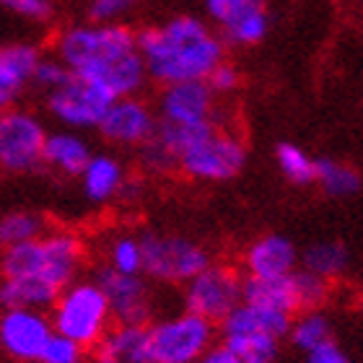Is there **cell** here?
Listing matches in <instances>:
<instances>
[{"instance_id": "cell-17", "label": "cell", "mask_w": 363, "mask_h": 363, "mask_svg": "<svg viewBox=\"0 0 363 363\" xmlns=\"http://www.w3.org/2000/svg\"><path fill=\"white\" fill-rule=\"evenodd\" d=\"M39 52L34 45H8L0 50V114L13 109L23 89L31 84V73L37 68Z\"/></svg>"}, {"instance_id": "cell-27", "label": "cell", "mask_w": 363, "mask_h": 363, "mask_svg": "<svg viewBox=\"0 0 363 363\" xmlns=\"http://www.w3.org/2000/svg\"><path fill=\"white\" fill-rule=\"evenodd\" d=\"M47 218L37 211H8L0 216V250L26 244L47 231Z\"/></svg>"}, {"instance_id": "cell-1", "label": "cell", "mask_w": 363, "mask_h": 363, "mask_svg": "<svg viewBox=\"0 0 363 363\" xmlns=\"http://www.w3.org/2000/svg\"><path fill=\"white\" fill-rule=\"evenodd\" d=\"M52 55L70 76L104 89L109 96H140L148 84L138 34L125 23L78 21L57 31Z\"/></svg>"}, {"instance_id": "cell-23", "label": "cell", "mask_w": 363, "mask_h": 363, "mask_svg": "<svg viewBox=\"0 0 363 363\" xmlns=\"http://www.w3.org/2000/svg\"><path fill=\"white\" fill-rule=\"evenodd\" d=\"M57 298L52 288L37 280L0 278V309H39L45 311Z\"/></svg>"}, {"instance_id": "cell-38", "label": "cell", "mask_w": 363, "mask_h": 363, "mask_svg": "<svg viewBox=\"0 0 363 363\" xmlns=\"http://www.w3.org/2000/svg\"><path fill=\"white\" fill-rule=\"evenodd\" d=\"M306 363H353V361H350V356L337 342H327V345L317 348L314 353H309Z\"/></svg>"}, {"instance_id": "cell-5", "label": "cell", "mask_w": 363, "mask_h": 363, "mask_svg": "<svg viewBox=\"0 0 363 363\" xmlns=\"http://www.w3.org/2000/svg\"><path fill=\"white\" fill-rule=\"evenodd\" d=\"M247 143L239 133H234L226 125L205 130L192 143L182 151L177 161V172L192 182H231L239 177L247 167Z\"/></svg>"}, {"instance_id": "cell-15", "label": "cell", "mask_w": 363, "mask_h": 363, "mask_svg": "<svg viewBox=\"0 0 363 363\" xmlns=\"http://www.w3.org/2000/svg\"><path fill=\"white\" fill-rule=\"evenodd\" d=\"M242 267L247 272V278H257V280L288 278V275H294L298 270V250L283 234L257 236L244 250Z\"/></svg>"}, {"instance_id": "cell-4", "label": "cell", "mask_w": 363, "mask_h": 363, "mask_svg": "<svg viewBox=\"0 0 363 363\" xmlns=\"http://www.w3.org/2000/svg\"><path fill=\"white\" fill-rule=\"evenodd\" d=\"M52 333L68 337L84 350H94L112 330V311L106 296L94 278H78L62 288L50 306Z\"/></svg>"}, {"instance_id": "cell-24", "label": "cell", "mask_w": 363, "mask_h": 363, "mask_svg": "<svg viewBox=\"0 0 363 363\" xmlns=\"http://www.w3.org/2000/svg\"><path fill=\"white\" fill-rule=\"evenodd\" d=\"M242 301L255 303V306H265V309L286 311V314H296V298H294V286H291V275H288V278H275V280L244 278Z\"/></svg>"}, {"instance_id": "cell-26", "label": "cell", "mask_w": 363, "mask_h": 363, "mask_svg": "<svg viewBox=\"0 0 363 363\" xmlns=\"http://www.w3.org/2000/svg\"><path fill=\"white\" fill-rule=\"evenodd\" d=\"M314 184H317L327 197H350L361 189V174L350 164H342L337 159H317V172H314Z\"/></svg>"}, {"instance_id": "cell-35", "label": "cell", "mask_w": 363, "mask_h": 363, "mask_svg": "<svg viewBox=\"0 0 363 363\" xmlns=\"http://www.w3.org/2000/svg\"><path fill=\"white\" fill-rule=\"evenodd\" d=\"M84 361H86V350L81 345L52 333V337L47 340L37 363H84Z\"/></svg>"}, {"instance_id": "cell-39", "label": "cell", "mask_w": 363, "mask_h": 363, "mask_svg": "<svg viewBox=\"0 0 363 363\" xmlns=\"http://www.w3.org/2000/svg\"><path fill=\"white\" fill-rule=\"evenodd\" d=\"M197 363H244V361L239 356H234L226 345H213V348L208 350Z\"/></svg>"}, {"instance_id": "cell-33", "label": "cell", "mask_w": 363, "mask_h": 363, "mask_svg": "<svg viewBox=\"0 0 363 363\" xmlns=\"http://www.w3.org/2000/svg\"><path fill=\"white\" fill-rule=\"evenodd\" d=\"M143 0H86V21L122 23Z\"/></svg>"}, {"instance_id": "cell-8", "label": "cell", "mask_w": 363, "mask_h": 363, "mask_svg": "<svg viewBox=\"0 0 363 363\" xmlns=\"http://www.w3.org/2000/svg\"><path fill=\"white\" fill-rule=\"evenodd\" d=\"M244 275L223 262H211L184 283V309L220 325L242 303Z\"/></svg>"}, {"instance_id": "cell-10", "label": "cell", "mask_w": 363, "mask_h": 363, "mask_svg": "<svg viewBox=\"0 0 363 363\" xmlns=\"http://www.w3.org/2000/svg\"><path fill=\"white\" fill-rule=\"evenodd\" d=\"M114 96L84 78L70 76L57 91L47 94V112L60 128L89 133L96 130Z\"/></svg>"}, {"instance_id": "cell-16", "label": "cell", "mask_w": 363, "mask_h": 363, "mask_svg": "<svg viewBox=\"0 0 363 363\" xmlns=\"http://www.w3.org/2000/svg\"><path fill=\"white\" fill-rule=\"evenodd\" d=\"M78 179H81V192L91 205H109L122 197L130 177L117 153L94 151Z\"/></svg>"}, {"instance_id": "cell-36", "label": "cell", "mask_w": 363, "mask_h": 363, "mask_svg": "<svg viewBox=\"0 0 363 363\" xmlns=\"http://www.w3.org/2000/svg\"><path fill=\"white\" fill-rule=\"evenodd\" d=\"M0 8L31 23H47L55 13L52 0H0Z\"/></svg>"}, {"instance_id": "cell-34", "label": "cell", "mask_w": 363, "mask_h": 363, "mask_svg": "<svg viewBox=\"0 0 363 363\" xmlns=\"http://www.w3.org/2000/svg\"><path fill=\"white\" fill-rule=\"evenodd\" d=\"M68 78H70L68 68H65L55 55H42L34 73H31V86H37L42 94H52V91L60 89Z\"/></svg>"}, {"instance_id": "cell-11", "label": "cell", "mask_w": 363, "mask_h": 363, "mask_svg": "<svg viewBox=\"0 0 363 363\" xmlns=\"http://www.w3.org/2000/svg\"><path fill=\"white\" fill-rule=\"evenodd\" d=\"M156 117H159V122L179 125V128L220 125L218 96L208 89L205 81L161 86L159 101H156Z\"/></svg>"}, {"instance_id": "cell-6", "label": "cell", "mask_w": 363, "mask_h": 363, "mask_svg": "<svg viewBox=\"0 0 363 363\" xmlns=\"http://www.w3.org/2000/svg\"><path fill=\"white\" fill-rule=\"evenodd\" d=\"M151 363H197L216 345V325L192 311H177L145 325Z\"/></svg>"}, {"instance_id": "cell-12", "label": "cell", "mask_w": 363, "mask_h": 363, "mask_svg": "<svg viewBox=\"0 0 363 363\" xmlns=\"http://www.w3.org/2000/svg\"><path fill=\"white\" fill-rule=\"evenodd\" d=\"M94 280L104 291L114 325L145 327L151 322L156 298H153V288L145 275H122L109 267H101Z\"/></svg>"}, {"instance_id": "cell-13", "label": "cell", "mask_w": 363, "mask_h": 363, "mask_svg": "<svg viewBox=\"0 0 363 363\" xmlns=\"http://www.w3.org/2000/svg\"><path fill=\"white\" fill-rule=\"evenodd\" d=\"M156 125H159L156 109L145 99L120 96L109 104L96 130L114 148H140L151 140Z\"/></svg>"}, {"instance_id": "cell-41", "label": "cell", "mask_w": 363, "mask_h": 363, "mask_svg": "<svg viewBox=\"0 0 363 363\" xmlns=\"http://www.w3.org/2000/svg\"><path fill=\"white\" fill-rule=\"evenodd\" d=\"M361 3H363V0H361Z\"/></svg>"}, {"instance_id": "cell-30", "label": "cell", "mask_w": 363, "mask_h": 363, "mask_svg": "<svg viewBox=\"0 0 363 363\" xmlns=\"http://www.w3.org/2000/svg\"><path fill=\"white\" fill-rule=\"evenodd\" d=\"M218 34L223 39V45L228 47H255L259 42H265V37L270 34V13H267V8L247 13L242 18H236L234 23H228Z\"/></svg>"}, {"instance_id": "cell-37", "label": "cell", "mask_w": 363, "mask_h": 363, "mask_svg": "<svg viewBox=\"0 0 363 363\" xmlns=\"http://www.w3.org/2000/svg\"><path fill=\"white\" fill-rule=\"evenodd\" d=\"M205 84H208V89H211L218 99L228 96V94H234V91L242 86V73H239V68H236L234 62L223 60L218 68L213 70L211 76L205 78Z\"/></svg>"}, {"instance_id": "cell-25", "label": "cell", "mask_w": 363, "mask_h": 363, "mask_svg": "<svg viewBox=\"0 0 363 363\" xmlns=\"http://www.w3.org/2000/svg\"><path fill=\"white\" fill-rule=\"evenodd\" d=\"M104 267L122 275H143V244L140 234L120 231L112 234L104 247Z\"/></svg>"}, {"instance_id": "cell-31", "label": "cell", "mask_w": 363, "mask_h": 363, "mask_svg": "<svg viewBox=\"0 0 363 363\" xmlns=\"http://www.w3.org/2000/svg\"><path fill=\"white\" fill-rule=\"evenodd\" d=\"M291 286H294V298H296V314L298 311H311L322 309L330 301L333 294V283L319 275H311L306 270H296L291 275Z\"/></svg>"}, {"instance_id": "cell-40", "label": "cell", "mask_w": 363, "mask_h": 363, "mask_svg": "<svg viewBox=\"0 0 363 363\" xmlns=\"http://www.w3.org/2000/svg\"><path fill=\"white\" fill-rule=\"evenodd\" d=\"M358 311H361V317H363V294H361V298H358Z\"/></svg>"}, {"instance_id": "cell-7", "label": "cell", "mask_w": 363, "mask_h": 363, "mask_svg": "<svg viewBox=\"0 0 363 363\" xmlns=\"http://www.w3.org/2000/svg\"><path fill=\"white\" fill-rule=\"evenodd\" d=\"M140 244H143V275L164 286H184L213 262L211 252L184 234L145 231L140 234Z\"/></svg>"}, {"instance_id": "cell-21", "label": "cell", "mask_w": 363, "mask_h": 363, "mask_svg": "<svg viewBox=\"0 0 363 363\" xmlns=\"http://www.w3.org/2000/svg\"><path fill=\"white\" fill-rule=\"evenodd\" d=\"M298 262H301V270L335 283V280L342 278V275L348 272L350 252L345 244L335 242V239H322V242L309 244V247L298 255Z\"/></svg>"}, {"instance_id": "cell-22", "label": "cell", "mask_w": 363, "mask_h": 363, "mask_svg": "<svg viewBox=\"0 0 363 363\" xmlns=\"http://www.w3.org/2000/svg\"><path fill=\"white\" fill-rule=\"evenodd\" d=\"M335 325L330 314H325L322 309H311V311H298L291 322V330H288V340L294 342L296 350H301L303 356L314 353L317 348L327 345V342H335Z\"/></svg>"}, {"instance_id": "cell-14", "label": "cell", "mask_w": 363, "mask_h": 363, "mask_svg": "<svg viewBox=\"0 0 363 363\" xmlns=\"http://www.w3.org/2000/svg\"><path fill=\"white\" fill-rule=\"evenodd\" d=\"M52 337L50 317L39 309L0 311V350L16 363H37Z\"/></svg>"}, {"instance_id": "cell-32", "label": "cell", "mask_w": 363, "mask_h": 363, "mask_svg": "<svg viewBox=\"0 0 363 363\" xmlns=\"http://www.w3.org/2000/svg\"><path fill=\"white\" fill-rule=\"evenodd\" d=\"M262 8H267L265 0H205V11L211 16V21L218 26V31L226 29L236 18L262 11Z\"/></svg>"}, {"instance_id": "cell-2", "label": "cell", "mask_w": 363, "mask_h": 363, "mask_svg": "<svg viewBox=\"0 0 363 363\" xmlns=\"http://www.w3.org/2000/svg\"><path fill=\"white\" fill-rule=\"evenodd\" d=\"M145 76L159 86L205 81L226 60V45L200 16L179 13L138 34Z\"/></svg>"}, {"instance_id": "cell-18", "label": "cell", "mask_w": 363, "mask_h": 363, "mask_svg": "<svg viewBox=\"0 0 363 363\" xmlns=\"http://www.w3.org/2000/svg\"><path fill=\"white\" fill-rule=\"evenodd\" d=\"M91 156H94V148L84 133L57 128L52 133H47L45 138L42 167H47L57 177H78Z\"/></svg>"}, {"instance_id": "cell-19", "label": "cell", "mask_w": 363, "mask_h": 363, "mask_svg": "<svg viewBox=\"0 0 363 363\" xmlns=\"http://www.w3.org/2000/svg\"><path fill=\"white\" fill-rule=\"evenodd\" d=\"M94 363H151L145 327L112 325L94 348Z\"/></svg>"}, {"instance_id": "cell-29", "label": "cell", "mask_w": 363, "mask_h": 363, "mask_svg": "<svg viewBox=\"0 0 363 363\" xmlns=\"http://www.w3.org/2000/svg\"><path fill=\"white\" fill-rule=\"evenodd\" d=\"M275 164H278V172L286 177L291 184L296 187H306V184H314V172H317V159L309 156L301 145L296 143H280L275 148Z\"/></svg>"}, {"instance_id": "cell-28", "label": "cell", "mask_w": 363, "mask_h": 363, "mask_svg": "<svg viewBox=\"0 0 363 363\" xmlns=\"http://www.w3.org/2000/svg\"><path fill=\"white\" fill-rule=\"evenodd\" d=\"M220 345H226L244 363H278L280 358V340L272 337V335H262V333L223 335Z\"/></svg>"}, {"instance_id": "cell-3", "label": "cell", "mask_w": 363, "mask_h": 363, "mask_svg": "<svg viewBox=\"0 0 363 363\" xmlns=\"http://www.w3.org/2000/svg\"><path fill=\"white\" fill-rule=\"evenodd\" d=\"M84 265L86 244L68 228H47L37 239L0 252V278L37 280L55 294L81 278Z\"/></svg>"}, {"instance_id": "cell-9", "label": "cell", "mask_w": 363, "mask_h": 363, "mask_svg": "<svg viewBox=\"0 0 363 363\" xmlns=\"http://www.w3.org/2000/svg\"><path fill=\"white\" fill-rule=\"evenodd\" d=\"M47 128L31 109L13 106L0 114V172L31 174L42 169Z\"/></svg>"}, {"instance_id": "cell-20", "label": "cell", "mask_w": 363, "mask_h": 363, "mask_svg": "<svg viewBox=\"0 0 363 363\" xmlns=\"http://www.w3.org/2000/svg\"><path fill=\"white\" fill-rule=\"evenodd\" d=\"M296 314H286V311L265 309V306H255V303H239L223 322H220V333L234 335V333H262L272 335V337H288L291 322Z\"/></svg>"}]
</instances>
